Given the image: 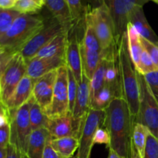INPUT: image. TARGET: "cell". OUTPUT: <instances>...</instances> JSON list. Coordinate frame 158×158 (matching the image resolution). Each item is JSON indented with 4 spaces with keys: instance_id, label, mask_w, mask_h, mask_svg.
<instances>
[{
    "instance_id": "9",
    "label": "cell",
    "mask_w": 158,
    "mask_h": 158,
    "mask_svg": "<svg viewBox=\"0 0 158 158\" xmlns=\"http://www.w3.org/2000/svg\"><path fill=\"white\" fill-rule=\"evenodd\" d=\"M105 111L89 109L83 119L80 130V145L77 151V158H89L94 145V139L97 129L103 126Z\"/></svg>"
},
{
    "instance_id": "1",
    "label": "cell",
    "mask_w": 158,
    "mask_h": 158,
    "mask_svg": "<svg viewBox=\"0 0 158 158\" xmlns=\"http://www.w3.org/2000/svg\"><path fill=\"white\" fill-rule=\"evenodd\" d=\"M104 111L103 127L110 136L108 148L119 155L129 158L134 120L126 100L123 97L114 99Z\"/></svg>"
},
{
    "instance_id": "20",
    "label": "cell",
    "mask_w": 158,
    "mask_h": 158,
    "mask_svg": "<svg viewBox=\"0 0 158 158\" xmlns=\"http://www.w3.org/2000/svg\"><path fill=\"white\" fill-rule=\"evenodd\" d=\"M46 6L52 17L69 30L75 26L66 0H46Z\"/></svg>"
},
{
    "instance_id": "33",
    "label": "cell",
    "mask_w": 158,
    "mask_h": 158,
    "mask_svg": "<svg viewBox=\"0 0 158 158\" xmlns=\"http://www.w3.org/2000/svg\"><path fill=\"white\" fill-rule=\"evenodd\" d=\"M68 73V95H69V110L72 114L73 110L74 104H75L76 97L78 89V81L76 79L73 73L70 69L67 67Z\"/></svg>"
},
{
    "instance_id": "37",
    "label": "cell",
    "mask_w": 158,
    "mask_h": 158,
    "mask_svg": "<svg viewBox=\"0 0 158 158\" xmlns=\"http://www.w3.org/2000/svg\"><path fill=\"white\" fill-rule=\"evenodd\" d=\"M150 89L158 102V70H155L143 76Z\"/></svg>"
},
{
    "instance_id": "50",
    "label": "cell",
    "mask_w": 158,
    "mask_h": 158,
    "mask_svg": "<svg viewBox=\"0 0 158 158\" xmlns=\"http://www.w3.org/2000/svg\"><path fill=\"white\" fill-rule=\"evenodd\" d=\"M2 49V47H1V46H0V49Z\"/></svg>"
},
{
    "instance_id": "12",
    "label": "cell",
    "mask_w": 158,
    "mask_h": 158,
    "mask_svg": "<svg viewBox=\"0 0 158 158\" xmlns=\"http://www.w3.org/2000/svg\"><path fill=\"white\" fill-rule=\"evenodd\" d=\"M83 120V119L82 120H75L72 114H69L64 117L49 118L46 129L51 139L71 136L79 137Z\"/></svg>"
},
{
    "instance_id": "39",
    "label": "cell",
    "mask_w": 158,
    "mask_h": 158,
    "mask_svg": "<svg viewBox=\"0 0 158 158\" xmlns=\"http://www.w3.org/2000/svg\"><path fill=\"white\" fill-rule=\"evenodd\" d=\"M10 122L0 127V148H6L10 143Z\"/></svg>"
},
{
    "instance_id": "46",
    "label": "cell",
    "mask_w": 158,
    "mask_h": 158,
    "mask_svg": "<svg viewBox=\"0 0 158 158\" xmlns=\"http://www.w3.org/2000/svg\"><path fill=\"white\" fill-rule=\"evenodd\" d=\"M0 158H6V148H0Z\"/></svg>"
},
{
    "instance_id": "45",
    "label": "cell",
    "mask_w": 158,
    "mask_h": 158,
    "mask_svg": "<svg viewBox=\"0 0 158 158\" xmlns=\"http://www.w3.org/2000/svg\"><path fill=\"white\" fill-rule=\"evenodd\" d=\"M9 111L8 110V108L2 103H0V117H2V115H5V114H9Z\"/></svg>"
},
{
    "instance_id": "7",
    "label": "cell",
    "mask_w": 158,
    "mask_h": 158,
    "mask_svg": "<svg viewBox=\"0 0 158 158\" xmlns=\"http://www.w3.org/2000/svg\"><path fill=\"white\" fill-rule=\"evenodd\" d=\"M33 97L20 106L15 111H9L10 114V143H13L22 151H27L28 140L32 133L29 119V109L33 101Z\"/></svg>"
},
{
    "instance_id": "19",
    "label": "cell",
    "mask_w": 158,
    "mask_h": 158,
    "mask_svg": "<svg viewBox=\"0 0 158 158\" xmlns=\"http://www.w3.org/2000/svg\"><path fill=\"white\" fill-rule=\"evenodd\" d=\"M69 32L70 31H64L57 35L48 44L42 48L35 56L40 58L66 57V50Z\"/></svg>"
},
{
    "instance_id": "14",
    "label": "cell",
    "mask_w": 158,
    "mask_h": 158,
    "mask_svg": "<svg viewBox=\"0 0 158 158\" xmlns=\"http://www.w3.org/2000/svg\"><path fill=\"white\" fill-rule=\"evenodd\" d=\"M26 75L35 81L45 74L66 65V57L40 58L34 56L26 61Z\"/></svg>"
},
{
    "instance_id": "3",
    "label": "cell",
    "mask_w": 158,
    "mask_h": 158,
    "mask_svg": "<svg viewBox=\"0 0 158 158\" xmlns=\"http://www.w3.org/2000/svg\"><path fill=\"white\" fill-rule=\"evenodd\" d=\"M45 26L40 15L20 14L10 29L0 37V46L9 52H19Z\"/></svg>"
},
{
    "instance_id": "5",
    "label": "cell",
    "mask_w": 158,
    "mask_h": 158,
    "mask_svg": "<svg viewBox=\"0 0 158 158\" xmlns=\"http://www.w3.org/2000/svg\"><path fill=\"white\" fill-rule=\"evenodd\" d=\"M140 88V104L138 114L134 123L144 125L158 139V102L153 95L143 75L137 72Z\"/></svg>"
},
{
    "instance_id": "38",
    "label": "cell",
    "mask_w": 158,
    "mask_h": 158,
    "mask_svg": "<svg viewBox=\"0 0 158 158\" xmlns=\"http://www.w3.org/2000/svg\"><path fill=\"white\" fill-rule=\"evenodd\" d=\"M94 144H106L109 147L110 143V136L105 127L98 128L96 131L94 139Z\"/></svg>"
},
{
    "instance_id": "26",
    "label": "cell",
    "mask_w": 158,
    "mask_h": 158,
    "mask_svg": "<svg viewBox=\"0 0 158 158\" xmlns=\"http://www.w3.org/2000/svg\"><path fill=\"white\" fill-rule=\"evenodd\" d=\"M115 98H117V97L114 89L109 86L104 85L91 99L90 109L104 111L110 102Z\"/></svg>"
},
{
    "instance_id": "27",
    "label": "cell",
    "mask_w": 158,
    "mask_h": 158,
    "mask_svg": "<svg viewBox=\"0 0 158 158\" xmlns=\"http://www.w3.org/2000/svg\"><path fill=\"white\" fill-rule=\"evenodd\" d=\"M150 131L144 125L139 123H133L132 135H131V142L137 149V152L143 158L144 154V149L146 146V142Z\"/></svg>"
},
{
    "instance_id": "15",
    "label": "cell",
    "mask_w": 158,
    "mask_h": 158,
    "mask_svg": "<svg viewBox=\"0 0 158 158\" xmlns=\"http://www.w3.org/2000/svg\"><path fill=\"white\" fill-rule=\"evenodd\" d=\"M66 62L67 67L72 70L79 83L83 76V67L80 54V41L76 26L71 29L69 34L66 50Z\"/></svg>"
},
{
    "instance_id": "11",
    "label": "cell",
    "mask_w": 158,
    "mask_h": 158,
    "mask_svg": "<svg viewBox=\"0 0 158 158\" xmlns=\"http://www.w3.org/2000/svg\"><path fill=\"white\" fill-rule=\"evenodd\" d=\"M64 31H70L62 26L59 22H57L52 17L47 24L45 23V26L36 35H34L19 51L22 56L26 61L31 60L35 56L39 51L44 47L46 44L49 43L52 39L55 38L57 35Z\"/></svg>"
},
{
    "instance_id": "4",
    "label": "cell",
    "mask_w": 158,
    "mask_h": 158,
    "mask_svg": "<svg viewBox=\"0 0 158 158\" xmlns=\"http://www.w3.org/2000/svg\"><path fill=\"white\" fill-rule=\"evenodd\" d=\"M84 19L94 28L100 42L102 50H106L115 46V27L110 12L106 5L100 4L95 7L89 6Z\"/></svg>"
},
{
    "instance_id": "44",
    "label": "cell",
    "mask_w": 158,
    "mask_h": 158,
    "mask_svg": "<svg viewBox=\"0 0 158 158\" xmlns=\"http://www.w3.org/2000/svg\"><path fill=\"white\" fill-rule=\"evenodd\" d=\"M107 158H126V157H122V156L119 155V154H117V153H116L114 150L109 148V154H108Z\"/></svg>"
},
{
    "instance_id": "24",
    "label": "cell",
    "mask_w": 158,
    "mask_h": 158,
    "mask_svg": "<svg viewBox=\"0 0 158 158\" xmlns=\"http://www.w3.org/2000/svg\"><path fill=\"white\" fill-rule=\"evenodd\" d=\"M126 33L127 36V45L130 56L136 69L138 66L140 56L143 50V46L140 42V36L135 28L130 23H128L127 26Z\"/></svg>"
},
{
    "instance_id": "31",
    "label": "cell",
    "mask_w": 158,
    "mask_h": 158,
    "mask_svg": "<svg viewBox=\"0 0 158 158\" xmlns=\"http://www.w3.org/2000/svg\"><path fill=\"white\" fill-rule=\"evenodd\" d=\"M69 6L74 25H77L83 20L89 5L86 3L87 0H66Z\"/></svg>"
},
{
    "instance_id": "34",
    "label": "cell",
    "mask_w": 158,
    "mask_h": 158,
    "mask_svg": "<svg viewBox=\"0 0 158 158\" xmlns=\"http://www.w3.org/2000/svg\"><path fill=\"white\" fill-rule=\"evenodd\" d=\"M136 70L143 76L150 73L151 72H154L155 70H158L157 68L154 65L152 59L151 58L149 54L144 49H143V52H142L140 63H139L138 66L136 68Z\"/></svg>"
},
{
    "instance_id": "16",
    "label": "cell",
    "mask_w": 158,
    "mask_h": 158,
    "mask_svg": "<svg viewBox=\"0 0 158 158\" xmlns=\"http://www.w3.org/2000/svg\"><path fill=\"white\" fill-rule=\"evenodd\" d=\"M90 80L83 73L82 79L78 83L77 97L72 115L77 120L84 119L90 109Z\"/></svg>"
},
{
    "instance_id": "47",
    "label": "cell",
    "mask_w": 158,
    "mask_h": 158,
    "mask_svg": "<svg viewBox=\"0 0 158 158\" xmlns=\"http://www.w3.org/2000/svg\"><path fill=\"white\" fill-rule=\"evenodd\" d=\"M149 1H153L154 2L157 3V4H158V0H149Z\"/></svg>"
},
{
    "instance_id": "21",
    "label": "cell",
    "mask_w": 158,
    "mask_h": 158,
    "mask_svg": "<svg viewBox=\"0 0 158 158\" xmlns=\"http://www.w3.org/2000/svg\"><path fill=\"white\" fill-rule=\"evenodd\" d=\"M49 137L50 136L46 128L32 131L28 140L26 151L29 158H43V151Z\"/></svg>"
},
{
    "instance_id": "22",
    "label": "cell",
    "mask_w": 158,
    "mask_h": 158,
    "mask_svg": "<svg viewBox=\"0 0 158 158\" xmlns=\"http://www.w3.org/2000/svg\"><path fill=\"white\" fill-rule=\"evenodd\" d=\"M49 143L60 158H68L73 157L78 151L80 140L79 137L71 136L57 139L49 138Z\"/></svg>"
},
{
    "instance_id": "17",
    "label": "cell",
    "mask_w": 158,
    "mask_h": 158,
    "mask_svg": "<svg viewBox=\"0 0 158 158\" xmlns=\"http://www.w3.org/2000/svg\"><path fill=\"white\" fill-rule=\"evenodd\" d=\"M128 23H131L135 28L140 37L146 39L148 41L158 46L157 35L150 26L142 6L136 7L130 13Z\"/></svg>"
},
{
    "instance_id": "28",
    "label": "cell",
    "mask_w": 158,
    "mask_h": 158,
    "mask_svg": "<svg viewBox=\"0 0 158 158\" xmlns=\"http://www.w3.org/2000/svg\"><path fill=\"white\" fill-rule=\"evenodd\" d=\"M29 119L32 131L46 128L49 120L41 106L35 101V100H33L29 109Z\"/></svg>"
},
{
    "instance_id": "18",
    "label": "cell",
    "mask_w": 158,
    "mask_h": 158,
    "mask_svg": "<svg viewBox=\"0 0 158 158\" xmlns=\"http://www.w3.org/2000/svg\"><path fill=\"white\" fill-rule=\"evenodd\" d=\"M34 83L35 80L27 75L22 79L6 104V107L9 111H15L31 98Z\"/></svg>"
},
{
    "instance_id": "10",
    "label": "cell",
    "mask_w": 158,
    "mask_h": 158,
    "mask_svg": "<svg viewBox=\"0 0 158 158\" xmlns=\"http://www.w3.org/2000/svg\"><path fill=\"white\" fill-rule=\"evenodd\" d=\"M69 95H68V73L66 65L57 69L56 80L54 86L52 102L46 114L49 118L64 117L68 115Z\"/></svg>"
},
{
    "instance_id": "2",
    "label": "cell",
    "mask_w": 158,
    "mask_h": 158,
    "mask_svg": "<svg viewBox=\"0 0 158 158\" xmlns=\"http://www.w3.org/2000/svg\"><path fill=\"white\" fill-rule=\"evenodd\" d=\"M116 51L120 71L123 97L127 103L133 120H134L138 114L140 88L137 71L130 56L127 33L123 34L120 41L116 43Z\"/></svg>"
},
{
    "instance_id": "41",
    "label": "cell",
    "mask_w": 158,
    "mask_h": 158,
    "mask_svg": "<svg viewBox=\"0 0 158 158\" xmlns=\"http://www.w3.org/2000/svg\"><path fill=\"white\" fill-rule=\"evenodd\" d=\"M43 158H60L59 154L56 152L55 150L51 146L50 143H49V139L47 141V143H46V147H45V149L43 154Z\"/></svg>"
},
{
    "instance_id": "49",
    "label": "cell",
    "mask_w": 158,
    "mask_h": 158,
    "mask_svg": "<svg viewBox=\"0 0 158 158\" xmlns=\"http://www.w3.org/2000/svg\"><path fill=\"white\" fill-rule=\"evenodd\" d=\"M68 158H77V156H73V157H68Z\"/></svg>"
},
{
    "instance_id": "48",
    "label": "cell",
    "mask_w": 158,
    "mask_h": 158,
    "mask_svg": "<svg viewBox=\"0 0 158 158\" xmlns=\"http://www.w3.org/2000/svg\"><path fill=\"white\" fill-rule=\"evenodd\" d=\"M0 103H2L1 102V87H0Z\"/></svg>"
},
{
    "instance_id": "43",
    "label": "cell",
    "mask_w": 158,
    "mask_h": 158,
    "mask_svg": "<svg viewBox=\"0 0 158 158\" xmlns=\"http://www.w3.org/2000/svg\"><path fill=\"white\" fill-rule=\"evenodd\" d=\"M129 158H142L139 153L137 152V149L135 148L134 145L131 140V146H130V154H129Z\"/></svg>"
},
{
    "instance_id": "29",
    "label": "cell",
    "mask_w": 158,
    "mask_h": 158,
    "mask_svg": "<svg viewBox=\"0 0 158 158\" xmlns=\"http://www.w3.org/2000/svg\"><path fill=\"white\" fill-rule=\"evenodd\" d=\"M84 35L80 41V43L84 47L93 51H103L100 42L90 23L84 19Z\"/></svg>"
},
{
    "instance_id": "40",
    "label": "cell",
    "mask_w": 158,
    "mask_h": 158,
    "mask_svg": "<svg viewBox=\"0 0 158 158\" xmlns=\"http://www.w3.org/2000/svg\"><path fill=\"white\" fill-rule=\"evenodd\" d=\"M6 158H29L27 154L22 151L13 143H9L6 148Z\"/></svg>"
},
{
    "instance_id": "23",
    "label": "cell",
    "mask_w": 158,
    "mask_h": 158,
    "mask_svg": "<svg viewBox=\"0 0 158 158\" xmlns=\"http://www.w3.org/2000/svg\"><path fill=\"white\" fill-rule=\"evenodd\" d=\"M80 54L83 73L91 80L103 56V51L89 50L80 43Z\"/></svg>"
},
{
    "instance_id": "13",
    "label": "cell",
    "mask_w": 158,
    "mask_h": 158,
    "mask_svg": "<svg viewBox=\"0 0 158 158\" xmlns=\"http://www.w3.org/2000/svg\"><path fill=\"white\" fill-rule=\"evenodd\" d=\"M57 69L45 74L35 80L34 83L32 97L35 101L41 106L45 114L49 108L52 102L54 86L56 80Z\"/></svg>"
},
{
    "instance_id": "8",
    "label": "cell",
    "mask_w": 158,
    "mask_h": 158,
    "mask_svg": "<svg viewBox=\"0 0 158 158\" xmlns=\"http://www.w3.org/2000/svg\"><path fill=\"white\" fill-rule=\"evenodd\" d=\"M92 1V0H91ZM100 4L106 5L114 23L116 43H118L127 32L129 15L136 7L142 6L149 0H94Z\"/></svg>"
},
{
    "instance_id": "32",
    "label": "cell",
    "mask_w": 158,
    "mask_h": 158,
    "mask_svg": "<svg viewBox=\"0 0 158 158\" xmlns=\"http://www.w3.org/2000/svg\"><path fill=\"white\" fill-rule=\"evenodd\" d=\"M19 15V12L13 9H6L0 8V37L2 36L10 29L15 19Z\"/></svg>"
},
{
    "instance_id": "25",
    "label": "cell",
    "mask_w": 158,
    "mask_h": 158,
    "mask_svg": "<svg viewBox=\"0 0 158 158\" xmlns=\"http://www.w3.org/2000/svg\"><path fill=\"white\" fill-rule=\"evenodd\" d=\"M111 49V48H110ZM103 51V55L100 60V63L96 69L90 80V97L91 99L97 94V93L104 86L105 74L107 68L108 60H109L110 49Z\"/></svg>"
},
{
    "instance_id": "30",
    "label": "cell",
    "mask_w": 158,
    "mask_h": 158,
    "mask_svg": "<svg viewBox=\"0 0 158 158\" xmlns=\"http://www.w3.org/2000/svg\"><path fill=\"white\" fill-rule=\"evenodd\" d=\"M46 0H19L13 9L20 14L35 15L46 6Z\"/></svg>"
},
{
    "instance_id": "6",
    "label": "cell",
    "mask_w": 158,
    "mask_h": 158,
    "mask_svg": "<svg viewBox=\"0 0 158 158\" xmlns=\"http://www.w3.org/2000/svg\"><path fill=\"white\" fill-rule=\"evenodd\" d=\"M27 64L19 52L12 54L5 66L0 69L1 102L6 106L22 79L26 75Z\"/></svg>"
},
{
    "instance_id": "42",
    "label": "cell",
    "mask_w": 158,
    "mask_h": 158,
    "mask_svg": "<svg viewBox=\"0 0 158 158\" xmlns=\"http://www.w3.org/2000/svg\"><path fill=\"white\" fill-rule=\"evenodd\" d=\"M19 0H0L1 9H13Z\"/></svg>"
},
{
    "instance_id": "36",
    "label": "cell",
    "mask_w": 158,
    "mask_h": 158,
    "mask_svg": "<svg viewBox=\"0 0 158 158\" xmlns=\"http://www.w3.org/2000/svg\"><path fill=\"white\" fill-rule=\"evenodd\" d=\"M140 42H141L143 49L149 54L154 65L158 69V46L142 37H140Z\"/></svg>"
},
{
    "instance_id": "35",
    "label": "cell",
    "mask_w": 158,
    "mask_h": 158,
    "mask_svg": "<svg viewBox=\"0 0 158 158\" xmlns=\"http://www.w3.org/2000/svg\"><path fill=\"white\" fill-rule=\"evenodd\" d=\"M143 158H158V139L151 132L147 138Z\"/></svg>"
}]
</instances>
